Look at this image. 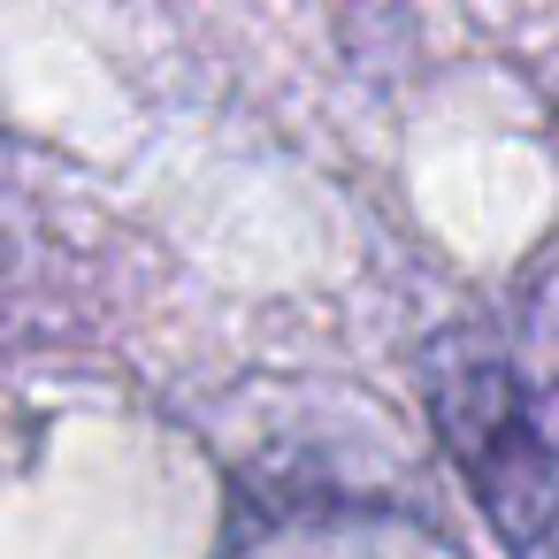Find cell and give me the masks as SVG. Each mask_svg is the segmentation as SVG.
<instances>
[{
    "instance_id": "cell-1",
    "label": "cell",
    "mask_w": 559,
    "mask_h": 559,
    "mask_svg": "<svg viewBox=\"0 0 559 559\" xmlns=\"http://www.w3.org/2000/svg\"><path fill=\"white\" fill-rule=\"evenodd\" d=\"M421 391L506 559H559V322L467 314L429 345Z\"/></svg>"
}]
</instances>
